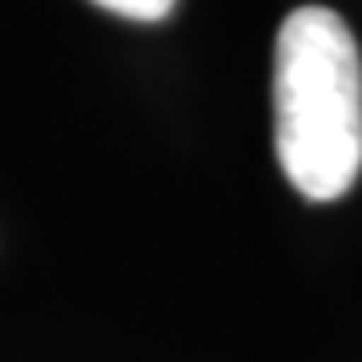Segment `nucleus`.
Instances as JSON below:
<instances>
[{"mask_svg": "<svg viewBox=\"0 0 362 362\" xmlns=\"http://www.w3.org/2000/svg\"><path fill=\"white\" fill-rule=\"evenodd\" d=\"M274 145L306 202H338L362 173V61L334 8L302 4L278 28Z\"/></svg>", "mask_w": 362, "mask_h": 362, "instance_id": "f257e3e1", "label": "nucleus"}, {"mask_svg": "<svg viewBox=\"0 0 362 362\" xmlns=\"http://www.w3.org/2000/svg\"><path fill=\"white\" fill-rule=\"evenodd\" d=\"M93 4L105 13L125 16V21H165L177 8V0H93Z\"/></svg>", "mask_w": 362, "mask_h": 362, "instance_id": "f03ea898", "label": "nucleus"}]
</instances>
